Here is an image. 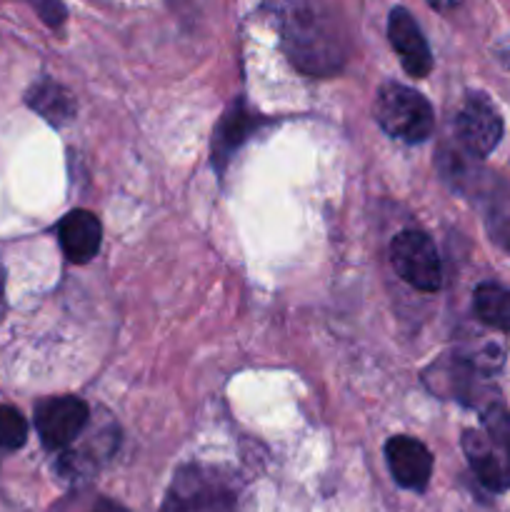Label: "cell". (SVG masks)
<instances>
[{
	"instance_id": "cell-7",
	"label": "cell",
	"mask_w": 510,
	"mask_h": 512,
	"mask_svg": "<svg viewBox=\"0 0 510 512\" xmlns=\"http://www.w3.org/2000/svg\"><path fill=\"white\" fill-rule=\"evenodd\" d=\"M455 130H458L460 143L465 145L470 155L485 158V155L493 153L495 145L503 138V120L485 95L475 93L468 95V100L460 108Z\"/></svg>"
},
{
	"instance_id": "cell-15",
	"label": "cell",
	"mask_w": 510,
	"mask_h": 512,
	"mask_svg": "<svg viewBox=\"0 0 510 512\" xmlns=\"http://www.w3.org/2000/svg\"><path fill=\"white\" fill-rule=\"evenodd\" d=\"M35 8H38V13L43 15V20L48 25H60V23H63L65 8L60 3H38V5H35Z\"/></svg>"
},
{
	"instance_id": "cell-16",
	"label": "cell",
	"mask_w": 510,
	"mask_h": 512,
	"mask_svg": "<svg viewBox=\"0 0 510 512\" xmlns=\"http://www.w3.org/2000/svg\"><path fill=\"white\" fill-rule=\"evenodd\" d=\"M88 512H128V510L120 508V505H115V503H110V500H100V503Z\"/></svg>"
},
{
	"instance_id": "cell-12",
	"label": "cell",
	"mask_w": 510,
	"mask_h": 512,
	"mask_svg": "<svg viewBox=\"0 0 510 512\" xmlns=\"http://www.w3.org/2000/svg\"><path fill=\"white\" fill-rule=\"evenodd\" d=\"M28 105L43 115L50 125H65L75 115V100L68 90L55 80H40L28 90Z\"/></svg>"
},
{
	"instance_id": "cell-4",
	"label": "cell",
	"mask_w": 510,
	"mask_h": 512,
	"mask_svg": "<svg viewBox=\"0 0 510 512\" xmlns=\"http://www.w3.org/2000/svg\"><path fill=\"white\" fill-rule=\"evenodd\" d=\"M375 120L390 138L425 143L433 133L435 115L418 90L400 83H385L375 98Z\"/></svg>"
},
{
	"instance_id": "cell-8",
	"label": "cell",
	"mask_w": 510,
	"mask_h": 512,
	"mask_svg": "<svg viewBox=\"0 0 510 512\" xmlns=\"http://www.w3.org/2000/svg\"><path fill=\"white\" fill-rule=\"evenodd\" d=\"M385 460H388L390 475L395 483L405 490H425L433 475V455L420 440L398 435L385 445Z\"/></svg>"
},
{
	"instance_id": "cell-17",
	"label": "cell",
	"mask_w": 510,
	"mask_h": 512,
	"mask_svg": "<svg viewBox=\"0 0 510 512\" xmlns=\"http://www.w3.org/2000/svg\"><path fill=\"white\" fill-rule=\"evenodd\" d=\"M5 313V275H3V268H0V318H3Z\"/></svg>"
},
{
	"instance_id": "cell-3",
	"label": "cell",
	"mask_w": 510,
	"mask_h": 512,
	"mask_svg": "<svg viewBox=\"0 0 510 512\" xmlns=\"http://www.w3.org/2000/svg\"><path fill=\"white\" fill-rule=\"evenodd\" d=\"M463 453L480 485L493 493L510 488V410L488 403L478 428L463 433Z\"/></svg>"
},
{
	"instance_id": "cell-10",
	"label": "cell",
	"mask_w": 510,
	"mask_h": 512,
	"mask_svg": "<svg viewBox=\"0 0 510 512\" xmlns=\"http://www.w3.org/2000/svg\"><path fill=\"white\" fill-rule=\"evenodd\" d=\"M60 248H63L65 258L75 265H83L93 260L100 250V238H103V228H100L98 215L90 210H73L65 215L58 225Z\"/></svg>"
},
{
	"instance_id": "cell-5",
	"label": "cell",
	"mask_w": 510,
	"mask_h": 512,
	"mask_svg": "<svg viewBox=\"0 0 510 512\" xmlns=\"http://www.w3.org/2000/svg\"><path fill=\"white\" fill-rule=\"evenodd\" d=\"M390 263L395 273L423 293H435L443 285V265L433 240L420 230H403L390 243Z\"/></svg>"
},
{
	"instance_id": "cell-6",
	"label": "cell",
	"mask_w": 510,
	"mask_h": 512,
	"mask_svg": "<svg viewBox=\"0 0 510 512\" xmlns=\"http://www.w3.org/2000/svg\"><path fill=\"white\" fill-rule=\"evenodd\" d=\"M90 408L80 398H48L35 408V428L48 450L70 448L88 428Z\"/></svg>"
},
{
	"instance_id": "cell-9",
	"label": "cell",
	"mask_w": 510,
	"mask_h": 512,
	"mask_svg": "<svg viewBox=\"0 0 510 512\" xmlns=\"http://www.w3.org/2000/svg\"><path fill=\"white\" fill-rule=\"evenodd\" d=\"M388 38L393 48L398 50L400 60H403L405 73L413 75V78H423V75L430 73V68H433L430 45L420 25L415 23V18L405 8L390 10Z\"/></svg>"
},
{
	"instance_id": "cell-14",
	"label": "cell",
	"mask_w": 510,
	"mask_h": 512,
	"mask_svg": "<svg viewBox=\"0 0 510 512\" xmlns=\"http://www.w3.org/2000/svg\"><path fill=\"white\" fill-rule=\"evenodd\" d=\"M28 440V423L23 415L10 405H0V448H23Z\"/></svg>"
},
{
	"instance_id": "cell-1",
	"label": "cell",
	"mask_w": 510,
	"mask_h": 512,
	"mask_svg": "<svg viewBox=\"0 0 510 512\" xmlns=\"http://www.w3.org/2000/svg\"><path fill=\"white\" fill-rule=\"evenodd\" d=\"M283 45L303 73L330 75L345 63L348 38L325 5H293L283 20Z\"/></svg>"
},
{
	"instance_id": "cell-2",
	"label": "cell",
	"mask_w": 510,
	"mask_h": 512,
	"mask_svg": "<svg viewBox=\"0 0 510 512\" xmlns=\"http://www.w3.org/2000/svg\"><path fill=\"white\" fill-rule=\"evenodd\" d=\"M158 512H253V503L233 470L190 463L173 475Z\"/></svg>"
},
{
	"instance_id": "cell-13",
	"label": "cell",
	"mask_w": 510,
	"mask_h": 512,
	"mask_svg": "<svg viewBox=\"0 0 510 512\" xmlns=\"http://www.w3.org/2000/svg\"><path fill=\"white\" fill-rule=\"evenodd\" d=\"M473 308L490 328L510 333V290L498 283H483L475 288Z\"/></svg>"
},
{
	"instance_id": "cell-11",
	"label": "cell",
	"mask_w": 510,
	"mask_h": 512,
	"mask_svg": "<svg viewBox=\"0 0 510 512\" xmlns=\"http://www.w3.org/2000/svg\"><path fill=\"white\" fill-rule=\"evenodd\" d=\"M255 128H258V120H255V115L245 108L243 100H235V103L230 105L228 113L223 115V120H220L218 130H215V135H213V165L215 168L223 170L225 163L230 160V155H233L235 150L245 143V138H248Z\"/></svg>"
}]
</instances>
